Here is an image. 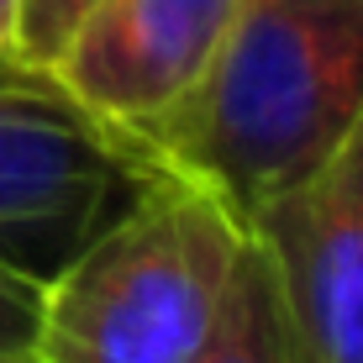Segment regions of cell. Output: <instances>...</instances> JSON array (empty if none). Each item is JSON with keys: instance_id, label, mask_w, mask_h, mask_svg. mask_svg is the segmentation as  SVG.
<instances>
[{"instance_id": "6da1fadb", "label": "cell", "mask_w": 363, "mask_h": 363, "mask_svg": "<svg viewBox=\"0 0 363 363\" xmlns=\"http://www.w3.org/2000/svg\"><path fill=\"white\" fill-rule=\"evenodd\" d=\"M358 111L363 0H237L206 69L132 137V158L211 190L247 227L342 143Z\"/></svg>"}, {"instance_id": "7a4b0ae2", "label": "cell", "mask_w": 363, "mask_h": 363, "mask_svg": "<svg viewBox=\"0 0 363 363\" xmlns=\"http://www.w3.org/2000/svg\"><path fill=\"white\" fill-rule=\"evenodd\" d=\"M247 227L211 190L153 169L111 227L43 274L37 363H190L216 327Z\"/></svg>"}, {"instance_id": "3957f363", "label": "cell", "mask_w": 363, "mask_h": 363, "mask_svg": "<svg viewBox=\"0 0 363 363\" xmlns=\"http://www.w3.org/2000/svg\"><path fill=\"white\" fill-rule=\"evenodd\" d=\"M284 363H363V111L300 184L247 221Z\"/></svg>"}, {"instance_id": "277c9868", "label": "cell", "mask_w": 363, "mask_h": 363, "mask_svg": "<svg viewBox=\"0 0 363 363\" xmlns=\"http://www.w3.org/2000/svg\"><path fill=\"white\" fill-rule=\"evenodd\" d=\"M232 11L237 0H90L37 69L132 153L206 69Z\"/></svg>"}, {"instance_id": "5b68a950", "label": "cell", "mask_w": 363, "mask_h": 363, "mask_svg": "<svg viewBox=\"0 0 363 363\" xmlns=\"http://www.w3.org/2000/svg\"><path fill=\"white\" fill-rule=\"evenodd\" d=\"M116 179H143L132 153L48 79V69L0 58V237L79 227Z\"/></svg>"}, {"instance_id": "8992f818", "label": "cell", "mask_w": 363, "mask_h": 363, "mask_svg": "<svg viewBox=\"0 0 363 363\" xmlns=\"http://www.w3.org/2000/svg\"><path fill=\"white\" fill-rule=\"evenodd\" d=\"M190 363H284L279 311H274V290H269V274H264V258H258L253 237H247V253L237 264L227 306H221L206 347Z\"/></svg>"}, {"instance_id": "52a82bcc", "label": "cell", "mask_w": 363, "mask_h": 363, "mask_svg": "<svg viewBox=\"0 0 363 363\" xmlns=\"http://www.w3.org/2000/svg\"><path fill=\"white\" fill-rule=\"evenodd\" d=\"M37 300H43V274L0 253V358H32Z\"/></svg>"}, {"instance_id": "ba28073f", "label": "cell", "mask_w": 363, "mask_h": 363, "mask_svg": "<svg viewBox=\"0 0 363 363\" xmlns=\"http://www.w3.org/2000/svg\"><path fill=\"white\" fill-rule=\"evenodd\" d=\"M90 0H21V27H16V58L21 64H43L58 48L74 21L84 16Z\"/></svg>"}, {"instance_id": "9c48e42d", "label": "cell", "mask_w": 363, "mask_h": 363, "mask_svg": "<svg viewBox=\"0 0 363 363\" xmlns=\"http://www.w3.org/2000/svg\"><path fill=\"white\" fill-rule=\"evenodd\" d=\"M16 27H21V0H0V58H16Z\"/></svg>"}, {"instance_id": "30bf717a", "label": "cell", "mask_w": 363, "mask_h": 363, "mask_svg": "<svg viewBox=\"0 0 363 363\" xmlns=\"http://www.w3.org/2000/svg\"><path fill=\"white\" fill-rule=\"evenodd\" d=\"M0 363H37V358H0Z\"/></svg>"}]
</instances>
